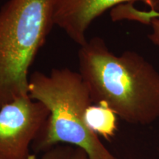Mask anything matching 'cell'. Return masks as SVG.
Masks as SVG:
<instances>
[{"mask_svg": "<svg viewBox=\"0 0 159 159\" xmlns=\"http://www.w3.org/2000/svg\"><path fill=\"white\" fill-rule=\"evenodd\" d=\"M29 96L47 107L49 116L34 142L37 150L59 144L78 147L90 159H116L85 122L92 105L90 93L79 72L53 69L49 74L35 71L29 77Z\"/></svg>", "mask_w": 159, "mask_h": 159, "instance_id": "2", "label": "cell"}, {"mask_svg": "<svg viewBox=\"0 0 159 159\" xmlns=\"http://www.w3.org/2000/svg\"><path fill=\"white\" fill-rule=\"evenodd\" d=\"M30 159H90L86 152L78 147L69 144H59L43 152L38 158L32 155Z\"/></svg>", "mask_w": 159, "mask_h": 159, "instance_id": "8", "label": "cell"}, {"mask_svg": "<svg viewBox=\"0 0 159 159\" xmlns=\"http://www.w3.org/2000/svg\"><path fill=\"white\" fill-rule=\"evenodd\" d=\"M55 0H8L0 8V108L29 95V70L54 26Z\"/></svg>", "mask_w": 159, "mask_h": 159, "instance_id": "3", "label": "cell"}, {"mask_svg": "<svg viewBox=\"0 0 159 159\" xmlns=\"http://www.w3.org/2000/svg\"><path fill=\"white\" fill-rule=\"evenodd\" d=\"M149 25L152 27V32L148 35L149 39L155 45L159 47V17L150 19L149 21Z\"/></svg>", "mask_w": 159, "mask_h": 159, "instance_id": "9", "label": "cell"}, {"mask_svg": "<svg viewBox=\"0 0 159 159\" xmlns=\"http://www.w3.org/2000/svg\"><path fill=\"white\" fill-rule=\"evenodd\" d=\"M142 2L150 11H159V0H55L54 25L80 46L87 42L86 31L97 18L111 8L125 3Z\"/></svg>", "mask_w": 159, "mask_h": 159, "instance_id": "5", "label": "cell"}, {"mask_svg": "<svg viewBox=\"0 0 159 159\" xmlns=\"http://www.w3.org/2000/svg\"><path fill=\"white\" fill-rule=\"evenodd\" d=\"M49 111L29 95L0 108V159H30L31 145L47 122Z\"/></svg>", "mask_w": 159, "mask_h": 159, "instance_id": "4", "label": "cell"}, {"mask_svg": "<svg viewBox=\"0 0 159 159\" xmlns=\"http://www.w3.org/2000/svg\"><path fill=\"white\" fill-rule=\"evenodd\" d=\"M78 64L92 103L130 124L148 125L159 118V72L139 53L116 55L94 37L80 46Z\"/></svg>", "mask_w": 159, "mask_h": 159, "instance_id": "1", "label": "cell"}, {"mask_svg": "<svg viewBox=\"0 0 159 159\" xmlns=\"http://www.w3.org/2000/svg\"><path fill=\"white\" fill-rule=\"evenodd\" d=\"M87 127L97 136L109 139L117 130V116L111 109L102 105H91L85 113Z\"/></svg>", "mask_w": 159, "mask_h": 159, "instance_id": "6", "label": "cell"}, {"mask_svg": "<svg viewBox=\"0 0 159 159\" xmlns=\"http://www.w3.org/2000/svg\"><path fill=\"white\" fill-rule=\"evenodd\" d=\"M156 17H159L158 11H150L146 12L139 11L134 7L133 3L119 5L114 7L111 11V18L114 21L130 20L149 25L150 19Z\"/></svg>", "mask_w": 159, "mask_h": 159, "instance_id": "7", "label": "cell"}]
</instances>
